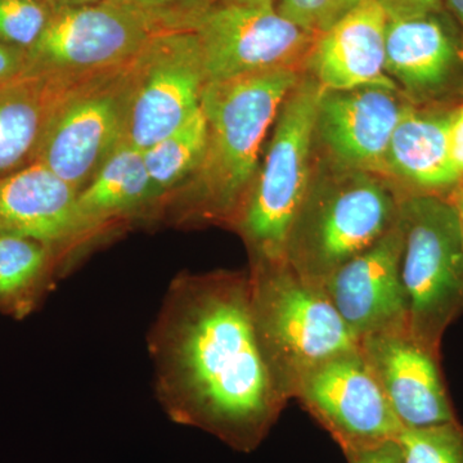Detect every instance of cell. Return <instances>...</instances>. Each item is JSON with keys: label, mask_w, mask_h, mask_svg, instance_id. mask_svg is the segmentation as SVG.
<instances>
[{"label": "cell", "mask_w": 463, "mask_h": 463, "mask_svg": "<svg viewBox=\"0 0 463 463\" xmlns=\"http://www.w3.org/2000/svg\"><path fill=\"white\" fill-rule=\"evenodd\" d=\"M158 403L173 422L254 452L288 401L265 364L249 273H181L147 334Z\"/></svg>", "instance_id": "6da1fadb"}, {"label": "cell", "mask_w": 463, "mask_h": 463, "mask_svg": "<svg viewBox=\"0 0 463 463\" xmlns=\"http://www.w3.org/2000/svg\"><path fill=\"white\" fill-rule=\"evenodd\" d=\"M298 79V70L276 69L206 83L201 97L206 151L170 205L178 209L179 222L233 224L257 175L265 136Z\"/></svg>", "instance_id": "7a4b0ae2"}, {"label": "cell", "mask_w": 463, "mask_h": 463, "mask_svg": "<svg viewBox=\"0 0 463 463\" xmlns=\"http://www.w3.org/2000/svg\"><path fill=\"white\" fill-rule=\"evenodd\" d=\"M249 277L259 345L286 401L318 365L358 349L326 289L301 279L285 259L251 264Z\"/></svg>", "instance_id": "3957f363"}, {"label": "cell", "mask_w": 463, "mask_h": 463, "mask_svg": "<svg viewBox=\"0 0 463 463\" xmlns=\"http://www.w3.org/2000/svg\"><path fill=\"white\" fill-rule=\"evenodd\" d=\"M401 200L373 173L336 166L331 175H313L289 231L285 260L301 279L323 288L395 224Z\"/></svg>", "instance_id": "277c9868"}, {"label": "cell", "mask_w": 463, "mask_h": 463, "mask_svg": "<svg viewBox=\"0 0 463 463\" xmlns=\"http://www.w3.org/2000/svg\"><path fill=\"white\" fill-rule=\"evenodd\" d=\"M322 85L300 76L283 100L263 165L233 227L251 252V264L285 259L286 242L312 182V148Z\"/></svg>", "instance_id": "5b68a950"}, {"label": "cell", "mask_w": 463, "mask_h": 463, "mask_svg": "<svg viewBox=\"0 0 463 463\" xmlns=\"http://www.w3.org/2000/svg\"><path fill=\"white\" fill-rule=\"evenodd\" d=\"M401 277L408 327L416 339L440 352L450 323L463 312V234L453 201L438 194L402 197Z\"/></svg>", "instance_id": "8992f818"}, {"label": "cell", "mask_w": 463, "mask_h": 463, "mask_svg": "<svg viewBox=\"0 0 463 463\" xmlns=\"http://www.w3.org/2000/svg\"><path fill=\"white\" fill-rule=\"evenodd\" d=\"M166 30L176 29L155 12L118 0L53 7L41 38L27 50V74L91 76L123 69Z\"/></svg>", "instance_id": "52a82bcc"}, {"label": "cell", "mask_w": 463, "mask_h": 463, "mask_svg": "<svg viewBox=\"0 0 463 463\" xmlns=\"http://www.w3.org/2000/svg\"><path fill=\"white\" fill-rule=\"evenodd\" d=\"M133 63L93 76L67 96L52 116L35 163L83 190L127 134Z\"/></svg>", "instance_id": "ba28073f"}, {"label": "cell", "mask_w": 463, "mask_h": 463, "mask_svg": "<svg viewBox=\"0 0 463 463\" xmlns=\"http://www.w3.org/2000/svg\"><path fill=\"white\" fill-rule=\"evenodd\" d=\"M199 39L206 83L304 63L317 33L283 17L276 3L216 2L191 27Z\"/></svg>", "instance_id": "9c48e42d"}, {"label": "cell", "mask_w": 463, "mask_h": 463, "mask_svg": "<svg viewBox=\"0 0 463 463\" xmlns=\"http://www.w3.org/2000/svg\"><path fill=\"white\" fill-rule=\"evenodd\" d=\"M205 85L196 33H157L133 63L125 139L143 151L174 132L199 111Z\"/></svg>", "instance_id": "30bf717a"}, {"label": "cell", "mask_w": 463, "mask_h": 463, "mask_svg": "<svg viewBox=\"0 0 463 463\" xmlns=\"http://www.w3.org/2000/svg\"><path fill=\"white\" fill-rule=\"evenodd\" d=\"M294 399L344 455L394 440L403 431L359 347L307 373Z\"/></svg>", "instance_id": "8fae6325"}, {"label": "cell", "mask_w": 463, "mask_h": 463, "mask_svg": "<svg viewBox=\"0 0 463 463\" xmlns=\"http://www.w3.org/2000/svg\"><path fill=\"white\" fill-rule=\"evenodd\" d=\"M358 347L403 429L458 421L441 373L440 352L416 339L410 328L368 335Z\"/></svg>", "instance_id": "7c38bea8"}, {"label": "cell", "mask_w": 463, "mask_h": 463, "mask_svg": "<svg viewBox=\"0 0 463 463\" xmlns=\"http://www.w3.org/2000/svg\"><path fill=\"white\" fill-rule=\"evenodd\" d=\"M403 228L397 222L374 245L339 268L323 285L356 340L408 327L401 277Z\"/></svg>", "instance_id": "4fadbf2b"}, {"label": "cell", "mask_w": 463, "mask_h": 463, "mask_svg": "<svg viewBox=\"0 0 463 463\" xmlns=\"http://www.w3.org/2000/svg\"><path fill=\"white\" fill-rule=\"evenodd\" d=\"M78 194L41 163L0 176V233L38 241L63 265L100 236L81 215Z\"/></svg>", "instance_id": "5bb4252c"}, {"label": "cell", "mask_w": 463, "mask_h": 463, "mask_svg": "<svg viewBox=\"0 0 463 463\" xmlns=\"http://www.w3.org/2000/svg\"><path fill=\"white\" fill-rule=\"evenodd\" d=\"M408 108L397 90L388 88L323 90L316 139H321L335 166L383 172L390 139Z\"/></svg>", "instance_id": "9a60e30c"}, {"label": "cell", "mask_w": 463, "mask_h": 463, "mask_svg": "<svg viewBox=\"0 0 463 463\" xmlns=\"http://www.w3.org/2000/svg\"><path fill=\"white\" fill-rule=\"evenodd\" d=\"M389 17L376 0H364L325 32L317 33L306 60L325 90L380 87L398 90L386 71Z\"/></svg>", "instance_id": "2e32d148"}, {"label": "cell", "mask_w": 463, "mask_h": 463, "mask_svg": "<svg viewBox=\"0 0 463 463\" xmlns=\"http://www.w3.org/2000/svg\"><path fill=\"white\" fill-rule=\"evenodd\" d=\"M444 9L389 18L386 71L416 97H435L452 84L462 65L463 43L456 21Z\"/></svg>", "instance_id": "e0dca14e"}, {"label": "cell", "mask_w": 463, "mask_h": 463, "mask_svg": "<svg viewBox=\"0 0 463 463\" xmlns=\"http://www.w3.org/2000/svg\"><path fill=\"white\" fill-rule=\"evenodd\" d=\"M93 76L29 72L0 85V176L35 163L52 116Z\"/></svg>", "instance_id": "ac0fdd59"}, {"label": "cell", "mask_w": 463, "mask_h": 463, "mask_svg": "<svg viewBox=\"0 0 463 463\" xmlns=\"http://www.w3.org/2000/svg\"><path fill=\"white\" fill-rule=\"evenodd\" d=\"M450 116L410 106L390 139L383 172L412 188V194H438L455 187L459 179L450 165Z\"/></svg>", "instance_id": "d6986e66"}, {"label": "cell", "mask_w": 463, "mask_h": 463, "mask_svg": "<svg viewBox=\"0 0 463 463\" xmlns=\"http://www.w3.org/2000/svg\"><path fill=\"white\" fill-rule=\"evenodd\" d=\"M78 206L100 236L123 222L158 209L142 149L124 138L79 192Z\"/></svg>", "instance_id": "ffe728a7"}, {"label": "cell", "mask_w": 463, "mask_h": 463, "mask_svg": "<svg viewBox=\"0 0 463 463\" xmlns=\"http://www.w3.org/2000/svg\"><path fill=\"white\" fill-rule=\"evenodd\" d=\"M61 269L56 255L38 241L0 233V313L17 321L32 316Z\"/></svg>", "instance_id": "44dd1931"}, {"label": "cell", "mask_w": 463, "mask_h": 463, "mask_svg": "<svg viewBox=\"0 0 463 463\" xmlns=\"http://www.w3.org/2000/svg\"><path fill=\"white\" fill-rule=\"evenodd\" d=\"M207 125L203 109L163 139L143 149L146 167L158 207L181 190L203 163L206 151Z\"/></svg>", "instance_id": "7402d4cb"}, {"label": "cell", "mask_w": 463, "mask_h": 463, "mask_svg": "<svg viewBox=\"0 0 463 463\" xmlns=\"http://www.w3.org/2000/svg\"><path fill=\"white\" fill-rule=\"evenodd\" d=\"M398 440L405 463H463V425L459 421L403 429Z\"/></svg>", "instance_id": "603a6c76"}, {"label": "cell", "mask_w": 463, "mask_h": 463, "mask_svg": "<svg viewBox=\"0 0 463 463\" xmlns=\"http://www.w3.org/2000/svg\"><path fill=\"white\" fill-rule=\"evenodd\" d=\"M50 14L42 0H0V41L29 50L41 38Z\"/></svg>", "instance_id": "cb8c5ba5"}, {"label": "cell", "mask_w": 463, "mask_h": 463, "mask_svg": "<svg viewBox=\"0 0 463 463\" xmlns=\"http://www.w3.org/2000/svg\"><path fill=\"white\" fill-rule=\"evenodd\" d=\"M364 0H279L276 7L307 32L319 33L334 25Z\"/></svg>", "instance_id": "d4e9b609"}, {"label": "cell", "mask_w": 463, "mask_h": 463, "mask_svg": "<svg viewBox=\"0 0 463 463\" xmlns=\"http://www.w3.org/2000/svg\"><path fill=\"white\" fill-rule=\"evenodd\" d=\"M216 0H155L152 11L173 29H191L194 21Z\"/></svg>", "instance_id": "484cf974"}, {"label": "cell", "mask_w": 463, "mask_h": 463, "mask_svg": "<svg viewBox=\"0 0 463 463\" xmlns=\"http://www.w3.org/2000/svg\"><path fill=\"white\" fill-rule=\"evenodd\" d=\"M29 71L27 50L0 41V85L16 80Z\"/></svg>", "instance_id": "4316f807"}, {"label": "cell", "mask_w": 463, "mask_h": 463, "mask_svg": "<svg viewBox=\"0 0 463 463\" xmlns=\"http://www.w3.org/2000/svg\"><path fill=\"white\" fill-rule=\"evenodd\" d=\"M344 456L347 463H405L403 449L398 439L345 453Z\"/></svg>", "instance_id": "83f0119b"}, {"label": "cell", "mask_w": 463, "mask_h": 463, "mask_svg": "<svg viewBox=\"0 0 463 463\" xmlns=\"http://www.w3.org/2000/svg\"><path fill=\"white\" fill-rule=\"evenodd\" d=\"M389 18L417 16L444 9L443 0H376Z\"/></svg>", "instance_id": "f1b7e54d"}, {"label": "cell", "mask_w": 463, "mask_h": 463, "mask_svg": "<svg viewBox=\"0 0 463 463\" xmlns=\"http://www.w3.org/2000/svg\"><path fill=\"white\" fill-rule=\"evenodd\" d=\"M448 146H449L450 165L457 178L461 181L463 178V105L450 116Z\"/></svg>", "instance_id": "f546056e"}, {"label": "cell", "mask_w": 463, "mask_h": 463, "mask_svg": "<svg viewBox=\"0 0 463 463\" xmlns=\"http://www.w3.org/2000/svg\"><path fill=\"white\" fill-rule=\"evenodd\" d=\"M443 5L463 33V0H443Z\"/></svg>", "instance_id": "4dcf8cb0"}, {"label": "cell", "mask_w": 463, "mask_h": 463, "mask_svg": "<svg viewBox=\"0 0 463 463\" xmlns=\"http://www.w3.org/2000/svg\"><path fill=\"white\" fill-rule=\"evenodd\" d=\"M100 2V0H52L53 7L66 5V7H79V5H93V3Z\"/></svg>", "instance_id": "1f68e13d"}, {"label": "cell", "mask_w": 463, "mask_h": 463, "mask_svg": "<svg viewBox=\"0 0 463 463\" xmlns=\"http://www.w3.org/2000/svg\"><path fill=\"white\" fill-rule=\"evenodd\" d=\"M118 2L125 3V5H136V7L143 9H148V11H152L155 5V0H118Z\"/></svg>", "instance_id": "d6a6232c"}, {"label": "cell", "mask_w": 463, "mask_h": 463, "mask_svg": "<svg viewBox=\"0 0 463 463\" xmlns=\"http://www.w3.org/2000/svg\"><path fill=\"white\" fill-rule=\"evenodd\" d=\"M216 2L234 3V5H261V3H276V0H216Z\"/></svg>", "instance_id": "836d02e7"}, {"label": "cell", "mask_w": 463, "mask_h": 463, "mask_svg": "<svg viewBox=\"0 0 463 463\" xmlns=\"http://www.w3.org/2000/svg\"><path fill=\"white\" fill-rule=\"evenodd\" d=\"M457 207V212H458L459 216V223H461L462 234H463V188L461 192H459L458 196H457L456 201H453Z\"/></svg>", "instance_id": "e575fe53"}, {"label": "cell", "mask_w": 463, "mask_h": 463, "mask_svg": "<svg viewBox=\"0 0 463 463\" xmlns=\"http://www.w3.org/2000/svg\"><path fill=\"white\" fill-rule=\"evenodd\" d=\"M50 2H52V0H50Z\"/></svg>", "instance_id": "d590c367"}]
</instances>
